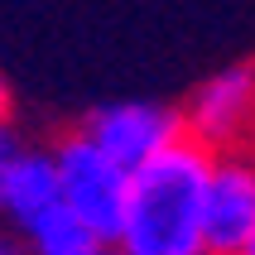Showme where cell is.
Returning a JSON list of instances; mask_svg holds the SVG:
<instances>
[{"instance_id": "8", "label": "cell", "mask_w": 255, "mask_h": 255, "mask_svg": "<svg viewBox=\"0 0 255 255\" xmlns=\"http://www.w3.org/2000/svg\"><path fill=\"white\" fill-rule=\"evenodd\" d=\"M19 135H14V126H10V116L0 111V193H5V178H10V164L19 159Z\"/></svg>"}, {"instance_id": "9", "label": "cell", "mask_w": 255, "mask_h": 255, "mask_svg": "<svg viewBox=\"0 0 255 255\" xmlns=\"http://www.w3.org/2000/svg\"><path fill=\"white\" fill-rule=\"evenodd\" d=\"M0 255H24V241H14L10 231H0Z\"/></svg>"}, {"instance_id": "3", "label": "cell", "mask_w": 255, "mask_h": 255, "mask_svg": "<svg viewBox=\"0 0 255 255\" xmlns=\"http://www.w3.org/2000/svg\"><path fill=\"white\" fill-rule=\"evenodd\" d=\"M178 111H183L188 140H198L212 154L236 149V144H255V68L231 63V68L212 72L207 82L193 87V97Z\"/></svg>"}, {"instance_id": "4", "label": "cell", "mask_w": 255, "mask_h": 255, "mask_svg": "<svg viewBox=\"0 0 255 255\" xmlns=\"http://www.w3.org/2000/svg\"><path fill=\"white\" fill-rule=\"evenodd\" d=\"M255 231V144L212 154L202 193V236L207 255H241Z\"/></svg>"}, {"instance_id": "1", "label": "cell", "mask_w": 255, "mask_h": 255, "mask_svg": "<svg viewBox=\"0 0 255 255\" xmlns=\"http://www.w3.org/2000/svg\"><path fill=\"white\" fill-rule=\"evenodd\" d=\"M207 169H212V149H202L188 135L144 169H135L126 227L116 246L126 255H207V236H202Z\"/></svg>"}, {"instance_id": "6", "label": "cell", "mask_w": 255, "mask_h": 255, "mask_svg": "<svg viewBox=\"0 0 255 255\" xmlns=\"http://www.w3.org/2000/svg\"><path fill=\"white\" fill-rule=\"evenodd\" d=\"M58 202H63V183H58L53 149H19V159L10 164V178H5V193H0V217L19 231Z\"/></svg>"}, {"instance_id": "5", "label": "cell", "mask_w": 255, "mask_h": 255, "mask_svg": "<svg viewBox=\"0 0 255 255\" xmlns=\"http://www.w3.org/2000/svg\"><path fill=\"white\" fill-rule=\"evenodd\" d=\"M82 130L130 173L144 169L149 159H159L169 144L188 135L183 111L178 106H159V101H111L82 121Z\"/></svg>"}, {"instance_id": "11", "label": "cell", "mask_w": 255, "mask_h": 255, "mask_svg": "<svg viewBox=\"0 0 255 255\" xmlns=\"http://www.w3.org/2000/svg\"><path fill=\"white\" fill-rule=\"evenodd\" d=\"M241 255H255V231H251V241H246V251Z\"/></svg>"}, {"instance_id": "7", "label": "cell", "mask_w": 255, "mask_h": 255, "mask_svg": "<svg viewBox=\"0 0 255 255\" xmlns=\"http://www.w3.org/2000/svg\"><path fill=\"white\" fill-rule=\"evenodd\" d=\"M19 241H24V255H97L101 246H111L63 202L34 217L29 227H19Z\"/></svg>"}, {"instance_id": "10", "label": "cell", "mask_w": 255, "mask_h": 255, "mask_svg": "<svg viewBox=\"0 0 255 255\" xmlns=\"http://www.w3.org/2000/svg\"><path fill=\"white\" fill-rule=\"evenodd\" d=\"M97 255H126V251H121V246H101Z\"/></svg>"}, {"instance_id": "12", "label": "cell", "mask_w": 255, "mask_h": 255, "mask_svg": "<svg viewBox=\"0 0 255 255\" xmlns=\"http://www.w3.org/2000/svg\"><path fill=\"white\" fill-rule=\"evenodd\" d=\"M0 111H5V87H0Z\"/></svg>"}, {"instance_id": "2", "label": "cell", "mask_w": 255, "mask_h": 255, "mask_svg": "<svg viewBox=\"0 0 255 255\" xmlns=\"http://www.w3.org/2000/svg\"><path fill=\"white\" fill-rule=\"evenodd\" d=\"M53 159H58V183H63V207H72L101 241L116 246L130 207V169L116 164L87 130L63 135L53 144Z\"/></svg>"}]
</instances>
